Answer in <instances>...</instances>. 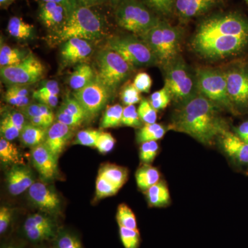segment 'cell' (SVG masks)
<instances>
[{
    "label": "cell",
    "instance_id": "cell-14",
    "mask_svg": "<svg viewBox=\"0 0 248 248\" xmlns=\"http://www.w3.org/2000/svg\"><path fill=\"white\" fill-rule=\"evenodd\" d=\"M31 158L34 167L45 179H53L58 173V161L45 143L32 148Z\"/></svg>",
    "mask_w": 248,
    "mask_h": 248
},
{
    "label": "cell",
    "instance_id": "cell-44",
    "mask_svg": "<svg viewBox=\"0 0 248 248\" xmlns=\"http://www.w3.org/2000/svg\"><path fill=\"white\" fill-rule=\"evenodd\" d=\"M21 130L18 129L6 115L1 121L0 124V134L1 138L8 141H14L20 135Z\"/></svg>",
    "mask_w": 248,
    "mask_h": 248
},
{
    "label": "cell",
    "instance_id": "cell-38",
    "mask_svg": "<svg viewBox=\"0 0 248 248\" xmlns=\"http://www.w3.org/2000/svg\"><path fill=\"white\" fill-rule=\"evenodd\" d=\"M102 131L94 129L81 130L77 134L73 144L80 146L95 147L96 142Z\"/></svg>",
    "mask_w": 248,
    "mask_h": 248
},
{
    "label": "cell",
    "instance_id": "cell-54",
    "mask_svg": "<svg viewBox=\"0 0 248 248\" xmlns=\"http://www.w3.org/2000/svg\"><path fill=\"white\" fill-rule=\"evenodd\" d=\"M235 134L239 136L243 141L248 143V121L240 124L237 128H235Z\"/></svg>",
    "mask_w": 248,
    "mask_h": 248
},
{
    "label": "cell",
    "instance_id": "cell-41",
    "mask_svg": "<svg viewBox=\"0 0 248 248\" xmlns=\"http://www.w3.org/2000/svg\"><path fill=\"white\" fill-rule=\"evenodd\" d=\"M138 112L140 119L145 124L156 123V121L157 120V112L151 105L150 101L147 99L141 100L139 106Z\"/></svg>",
    "mask_w": 248,
    "mask_h": 248
},
{
    "label": "cell",
    "instance_id": "cell-57",
    "mask_svg": "<svg viewBox=\"0 0 248 248\" xmlns=\"http://www.w3.org/2000/svg\"><path fill=\"white\" fill-rule=\"evenodd\" d=\"M110 1L114 6H117L123 0H110Z\"/></svg>",
    "mask_w": 248,
    "mask_h": 248
},
{
    "label": "cell",
    "instance_id": "cell-9",
    "mask_svg": "<svg viewBox=\"0 0 248 248\" xmlns=\"http://www.w3.org/2000/svg\"><path fill=\"white\" fill-rule=\"evenodd\" d=\"M45 67L33 53H29L21 63L0 69L1 80L8 86H29L45 76Z\"/></svg>",
    "mask_w": 248,
    "mask_h": 248
},
{
    "label": "cell",
    "instance_id": "cell-18",
    "mask_svg": "<svg viewBox=\"0 0 248 248\" xmlns=\"http://www.w3.org/2000/svg\"><path fill=\"white\" fill-rule=\"evenodd\" d=\"M93 48L89 41L72 38L66 41L62 47V60L67 63H76L91 56Z\"/></svg>",
    "mask_w": 248,
    "mask_h": 248
},
{
    "label": "cell",
    "instance_id": "cell-51",
    "mask_svg": "<svg viewBox=\"0 0 248 248\" xmlns=\"http://www.w3.org/2000/svg\"><path fill=\"white\" fill-rule=\"evenodd\" d=\"M6 116L20 130H22L27 124V117L20 111H12V112H8Z\"/></svg>",
    "mask_w": 248,
    "mask_h": 248
},
{
    "label": "cell",
    "instance_id": "cell-11",
    "mask_svg": "<svg viewBox=\"0 0 248 248\" xmlns=\"http://www.w3.org/2000/svg\"><path fill=\"white\" fill-rule=\"evenodd\" d=\"M110 94L95 75V78L89 84L79 91H75L73 95L84 109L88 119H91L104 108Z\"/></svg>",
    "mask_w": 248,
    "mask_h": 248
},
{
    "label": "cell",
    "instance_id": "cell-4",
    "mask_svg": "<svg viewBox=\"0 0 248 248\" xmlns=\"http://www.w3.org/2000/svg\"><path fill=\"white\" fill-rule=\"evenodd\" d=\"M164 86L172 100L182 104L198 94L196 73H193L185 60L179 55L163 68Z\"/></svg>",
    "mask_w": 248,
    "mask_h": 248
},
{
    "label": "cell",
    "instance_id": "cell-58",
    "mask_svg": "<svg viewBox=\"0 0 248 248\" xmlns=\"http://www.w3.org/2000/svg\"><path fill=\"white\" fill-rule=\"evenodd\" d=\"M1 248H19L14 244H6L3 246Z\"/></svg>",
    "mask_w": 248,
    "mask_h": 248
},
{
    "label": "cell",
    "instance_id": "cell-2",
    "mask_svg": "<svg viewBox=\"0 0 248 248\" xmlns=\"http://www.w3.org/2000/svg\"><path fill=\"white\" fill-rule=\"evenodd\" d=\"M183 31L166 21L160 20L153 29L140 37L152 50L159 66H166L181 55Z\"/></svg>",
    "mask_w": 248,
    "mask_h": 248
},
{
    "label": "cell",
    "instance_id": "cell-47",
    "mask_svg": "<svg viewBox=\"0 0 248 248\" xmlns=\"http://www.w3.org/2000/svg\"><path fill=\"white\" fill-rule=\"evenodd\" d=\"M62 105L68 109L73 115L78 116L84 121L87 120V115H86L84 109L74 97L66 96Z\"/></svg>",
    "mask_w": 248,
    "mask_h": 248
},
{
    "label": "cell",
    "instance_id": "cell-23",
    "mask_svg": "<svg viewBox=\"0 0 248 248\" xmlns=\"http://www.w3.org/2000/svg\"><path fill=\"white\" fill-rule=\"evenodd\" d=\"M147 200L153 207H164L169 205L170 195L166 183L161 181L146 190Z\"/></svg>",
    "mask_w": 248,
    "mask_h": 248
},
{
    "label": "cell",
    "instance_id": "cell-25",
    "mask_svg": "<svg viewBox=\"0 0 248 248\" xmlns=\"http://www.w3.org/2000/svg\"><path fill=\"white\" fill-rule=\"evenodd\" d=\"M99 174L120 189L126 182L128 179V170L122 166L114 164H107L99 170Z\"/></svg>",
    "mask_w": 248,
    "mask_h": 248
},
{
    "label": "cell",
    "instance_id": "cell-50",
    "mask_svg": "<svg viewBox=\"0 0 248 248\" xmlns=\"http://www.w3.org/2000/svg\"><path fill=\"white\" fill-rule=\"evenodd\" d=\"M13 210L3 206L0 209V234H5L9 229L13 218Z\"/></svg>",
    "mask_w": 248,
    "mask_h": 248
},
{
    "label": "cell",
    "instance_id": "cell-59",
    "mask_svg": "<svg viewBox=\"0 0 248 248\" xmlns=\"http://www.w3.org/2000/svg\"><path fill=\"white\" fill-rule=\"evenodd\" d=\"M245 1H246V4L248 5V0H244Z\"/></svg>",
    "mask_w": 248,
    "mask_h": 248
},
{
    "label": "cell",
    "instance_id": "cell-39",
    "mask_svg": "<svg viewBox=\"0 0 248 248\" xmlns=\"http://www.w3.org/2000/svg\"><path fill=\"white\" fill-rule=\"evenodd\" d=\"M150 102L155 110H164L172 101L169 91L165 86L159 91L153 93L150 97Z\"/></svg>",
    "mask_w": 248,
    "mask_h": 248
},
{
    "label": "cell",
    "instance_id": "cell-15",
    "mask_svg": "<svg viewBox=\"0 0 248 248\" xmlns=\"http://www.w3.org/2000/svg\"><path fill=\"white\" fill-rule=\"evenodd\" d=\"M72 136V127L57 122L48 129L45 143L49 151L58 159Z\"/></svg>",
    "mask_w": 248,
    "mask_h": 248
},
{
    "label": "cell",
    "instance_id": "cell-28",
    "mask_svg": "<svg viewBox=\"0 0 248 248\" xmlns=\"http://www.w3.org/2000/svg\"><path fill=\"white\" fill-rule=\"evenodd\" d=\"M29 53L1 43L0 47V67L11 66L21 63Z\"/></svg>",
    "mask_w": 248,
    "mask_h": 248
},
{
    "label": "cell",
    "instance_id": "cell-34",
    "mask_svg": "<svg viewBox=\"0 0 248 248\" xmlns=\"http://www.w3.org/2000/svg\"><path fill=\"white\" fill-rule=\"evenodd\" d=\"M116 218H117L119 226L125 227L130 229L138 230L135 214L125 204L122 203L119 205Z\"/></svg>",
    "mask_w": 248,
    "mask_h": 248
},
{
    "label": "cell",
    "instance_id": "cell-32",
    "mask_svg": "<svg viewBox=\"0 0 248 248\" xmlns=\"http://www.w3.org/2000/svg\"><path fill=\"white\" fill-rule=\"evenodd\" d=\"M124 108L120 104L108 106L106 109L100 127L102 128H115L122 124Z\"/></svg>",
    "mask_w": 248,
    "mask_h": 248
},
{
    "label": "cell",
    "instance_id": "cell-10",
    "mask_svg": "<svg viewBox=\"0 0 248 248\" xmlns=\"http://www.w3.org/2000/svg\"><path fill=\"white\" fill-rule=\"evenodd\" d=\"M228 97L236 111L248 110V63L236 62L226 70Z\"/></svg>",
    "mask_w": 248,
    "mask_h": 248
},
{
    "label": "cell",
    "instance_id": "cell-40",
    "mask_svg": "<svg viewBox=\"0 0 248 248\" xmlns=\"http://www.w3.org/2000/svg\"><path fill=\"white\" fill-rule=\"evenodd\" d=\"M159 144L157 141H151L143 142L140 147V158L142 162L148 164L153 162L159 151Z\"/></svg>",
    "mask_w": 248,
    "mask_h": 248
},
{
    "label": "cell",
    "instance_id": "cell-26",
    "mask_svg": "<svg viewBox=\"0 0 248 248\" xmlns=\"http://www.w3.org/2000/svg\"><path fill=\"white\" fill-rule=\"evenodd\" d=\"M135 178L138 187L142 190L146 191L159 182L160 172L156 168L146 164L138 170Z\"/></svg>",
    "mask_w": 248,
    "mask_h": 248
},
{
    "label": "cell",
    "instance_id": "cell-13",
    "mask_svg": "<svg viewBox=\"0 0 248 248\" xmlns=\"http://www.w3.org/2000/svg\"><path fill=\"white\" fill-rule=\"evenodd\" d=\"M28 195L31 202L46 213H55L60 209L61 203L58 194L44 183H34L28 190Z\"/></svg>",
    "mask_w": 248,
    "mask_h": 248
},
{
    "label": "cell",
    "instance_id": "cell-21",
    "mask_svg": "<svg viewBox=\"0 0 248 248\" xmlns=\"http://www.w3.org/2000/svg\"><path fill=\"white\" fill-rule=\"evenodd\" d=\"M47 131L48 129L36 126L29 122L21 130L19 140L23 146L34 148L41 143H45Z\"/></svg>",
    "mask_w": 248,
    "mask_h": 248
},
{
    "label": "cell",
    "instance_id": "cell-8",
    "mask_svg": "<svg viewBox=\"0 0 248 248\" xmlns=\"http://www.w3.org/2000/svg\"><path fill=\"white\" fill-rule=\"evenodd\" d=\"M108 49L115 51L133 67L159 65L149 47L135 35L116 36L108 41Z\"/></svg>",
    "mask_w": 248,
    "mask_h": 248
},
{
    "label": "cell",
    "instance_id": "cell-45",
    "mask_svg": "<svg viewBox=\"0 0 248 248\" xmlns=\"http://www.w3.org/2000/svg\"><path fill=\"white\" fill-rule=\"evenodd\" d=\"M121 99L125 106L135 105L141 101L140 93L133 84H128L124 86L121 93Z\"/></svg>",
    "mask_w": 248,
    "mask_h": 248
},
{
    "label": "cell",
    "instance_id": "cell-53",
    "mask_svg": "<svg viewBox=\"0 0 248 248\" xmlns=\"http://www.w3.org/2000/svg\"><path fill=\"white\" fill-rule=\"evenodd\" d=\"M41 1L42 2H55L62 5L66 8L69 16L78 6L76 0H41Z\"/></svg>",
    "mask_w": 248,
    "mask_h": 248
},
{
    "label": "cell",
    "instance_id": "cell-6",
    "mask_svg": "<svg viewBox=\"0 0 248 248\" xmlns=\"http://www.w3.org/2000/svg\"><path fill=\"white\" fill-rule=\"evenodd\" d=\"M96 64V77L110 93L115 92L128 78L134 68L118 53L108 48L98 53Z\"/></svg>",
    "mask_w": 248,
    "mask_h": 248
},
{
    "label": "cell",
    "instance_id": "cell-29",
    "mask_svg": "<svg viewBox=\"0 0 248 248\" xmlns=\"http://www.w3.org/2000/svg\"><path fill=\"white\" fill-rule=\"evenodd\" d=\"M0 159L4 164L20 165L23 163L17 147L3 138L0 139Z\"/></svg>",
    "mask_w": 248,
    "mask_h": 248
},
{
    "label": "cell",
    "instance_id": "cell-55",
    "mask_svg": "<svg viewBox=\"0 0 248 248\" xmlns=\"http://www.w3.org/2000/svg\"><path fill=\"white\" fill-rule=\"evenodd\" d=\"M106 0H79L81 5L89 8H91V6L102 4Z\"/></svg>",
    "mask_w": 248,
    "mask_h": 248
},
{
    "label": "cell",
    "instance_id": "cell-35",
    "mask_svg": "<svg viewBox=\"0 0 248 248\" xmlns=\"http://www.w3.org/2000/svg\"><path fill=\"white\" fill-rule=\"evenodd\" d=\"M145 4L155 14L169 16L174 11L175 0H143Z\"/></svg>",
    "mask_w": 248,
    "mask_h": 248
},
{
    "label": "cell",
    "instance_id": "cell-49",
    "mask_svg": "<svg viewBox=\"0 0 248 248\" xmlns=\"http://www.w3.org/2000/svg\"><path fill=\"white\" fill-rule=\"evenodd\" d=\"M32 97L38 102L42 103L45 105L53 108L58 106L59 96L48 93H42L36 90L32 93Z\"/></svg>",
    "mask_w": 248,
    "mask_h": 248
},
{
    "label": "cell",
    "instance_id": "cell-5",
    "mask_svg": "<svg viewBox=\"0 0 248 248\" xmlns=\"http://www.w3.org/2000/svg\"><path fill=\"white\" fill-rule=\"evenodd\" d=\"M117 7L116 22L118 26L140 37L161 20L139 0H123Z\"/></svg>",
    "mask_w": 248,
    "mask_h": 248
},
{
    "label": "cell",
    "instance_id": "cell-22",
    "mask_svg": "<svg viewBox=\"0 0 248 248\" xmlns=\"http://www.w3.org/2000/svg\"><path fill=\"white\" fill-rule=\"evenodd\" d=\"M95 78V72L87 63H81L75 68L69 78V85L75 91L83 89Z\"/></svg>",
    "mask_w": 248,
    "mask_h": 248
},
{
    "label": "cell",
    "instance_id": "cell-12",
    "mask_svg": "<svg viewBox=\"0 0 248 248\" xmlns=\"http://www.w3.org/2000/svg\"><path fill=\"white\" fill-rule=\"evenodd\" d=\"M23 232L31 242L41 243L55 239L58 231L50 217L36 213L27 217L23 226Z\"/></svg>",
    "mask_w": 248,
    "mask_h": 248
},
{
    "label": "cell",
    "instance_id": "cell-52",
    "mask_svg": "<svg viewBox=\"0 0 248 248\" xmlns=\"http://www.w3.org/2000/svg\"><path fill=\"white\" fill-rule=\"evenodd\" d=\"M37 91L58 96L60 92L58 81H55V80H48V81H44L40 89H37Z\"/></svg>",
    "mask_w": 248,
    "mask_h": 248
},
{
    "label": "cell",
    "instance_id": "cell-3",
    "mask_svg": "<svg viewBox=\"0 0 248 248\" xmlns=\"http://www.w3.org/2000/svg\"><path fill=\"white\" fill-rule=\"evenodd\" d=\"M103 23L99 15L89 7L78 6L66 22L55 31L53 40L65 42L72 38L97 40L103 35Z\"/></svg>",
    "mask_w": 248,
    "mask_h": 248
},
{
    "label": "cell",
    "instance_id": "cell-30",
    "mask_svg": "<svg viewBox=\"0 0 248 248\" xmlns=\"http://www.w3.org/2000/svg\"><path fill=\"white\" fill-rule=\"evenodd\" d=\"M166 133V129L159 124H145L137 134V140L140 143L161 140Z\"/></svg>",
    "mask_w": 248,
    "mask_h": 248
},
{
    "label": "cell",
    "instance_id": "cell-24",
    "mask_svg": "<svg viewBox=\"0 0 248 248\" xmlns=\"http://www.w3.org/2000/svg\"><path fill=\"white\" fill-rule=\"evenodd\" d=\"M4 100L8 104L19 108L27 107L30 102L28 86L14 85L9 86L5 93Z\"/></svg>",
    "mask_w": 248,
    "mask_h": 248
},
{
    "label": "cell",
    "instance_id": "cell-31",
    "mask_svg": "<svg viewBox=\"0 0 248 248\" xmlns=\"http://www.w3.org/2000/svg\"><path fill=\"white\" fill-rule=\"evenodd\" d=\"M20 111L27 117L28 120L34 117H45L53 121L55 120V116L54 115L52 108L42 103H33L29 104L27 107L21 108Z\"/></svg>",
    "mask_w": 248,
    "mask_h": 248
},
{
    "label": "cell",
    "instance_id": "cell-27",
    "mask_svg": "<svg viewBox=\"0 0 248 248\" xmlns=\"http://www.w3.org/2000/svg\"><path fill=\"white\" fill-rule=\"evenodd\" d=\"M7 31L10 35L19 40L30 38L33 32V26L23 21L22 18L13 17L8 24Z\"/></svg>",
    "mask_w": 248,
    "mask_h": 248
},
{
    "label": "cell",
    "instance_id": "cell-20",
    "mask_svg": "<svg viewBox=\"0 0 248 248\" xmlns=\"http://www.w3.org/2000/svg\"><path fill=\"white\" fill-rule=\"evenodd\" d=\"M220 138L223 149L227 154L240 164H248V143L228 130L222 134Z\"/></svg>",
    "mask_w": 248,
    "mask_h": 248
},
{
    "label": "cell",
    "instance_id": "cell-48",
    "mask_svg": "<svg viewBox=\"0 0 248 248\" xmlns=\"http://www.w3.org/2000/svg\"><path fill=\"white\" fill-rule=\"evenodd\" d=\"M134 86L140 93H149L151 91L153 81L151 76L146 73H140L134 79Z\"/></svg>",
    "mask_w": 248,
    "mask_h": 248
},
{
    "label": "cell",
    "instance_id": "cell-17",
    "mask_svg": "<svg viewBox=\"0 0 248 248\" xmlns=\"http://www.w3.org/2000/svg\"><path fill=\"white\" fill-rule=\"evenodd\" d=\"M6 177L8 190L14 196L21 195L35 183L30 170L20 165H14Z\"/></svg>",
    "mask_w": 248,
    "mask_h": 248
},
{
    "label": "cell",
    "instance_id": "cell-37",
    "mask_svg": "<svg viewBox=\"0 0 248 248\" xmlns=\"http://www.w3.org/2000/svg\"><path fill=\"white\" fill-rule=\"evenodd\" d=\"M120 189L111 184L105 177L98 174L96 180V198L102 200L106 197L115 195Z\"/></svg>",
    "mask_w": 248,
    "mask_h": 248
},
{
    "label": "cell",
    "instance_id": "cell-42",
    "mask_svg": "<svg viewBox=\"0 0 248 248\" xmlns=\"http://www.w3.org/2000/svg\"><path fill=\"white\" fill-rule=\"evenodd\" d=\"M122 124L125 126L139 128L141 125V120L139 116L138 109L135 105L126 106L124 108Z\"/></svg>",
    "mask_w": 248,
    "mask_h": 248
},
{
    "label": "cell",
    "instance_id": "cell-33",
    "mask_svg": "<svg viewBox=\"0 0 248 248\" xmlns=\"http://www.w3.org/2000/svg\"><path fill=\"white\" fill-rule=\"evenodd\" d=\"M55 248H83L79 238L75 233L60 230L54 239Z\"/></svg>",
    "mask_w": 248,
    "mask_h": 248
},
{
    "label": "cell",
    "instance_id": "cell-46",
    "mask_svg": "<svg viewBox=\"0 0 248 248\" xmlns=\"http://www.w3.org/2000/svg\"><path fill=\"white\" fill-rule=\"evenodd\" d=\"M115 143V139L110 133L102 132L96 142L95 148L102 154H107L113 149Z\"/></svg>",
    "mask_w": 248,
    "mask_h": 248
},
{
    "label": "cell",
    "instance_id": "cell-16",
    "mask_svg": "<svg viewBox=\"0 0 248 248\" xmlns=\"http://www.w3.org/2000/svg\"><path fill=\"white\" fill-rule=\"evenodd\" d=\"M219 0H175L174 11L181 19L188 20L206 14Z\"/></svg>",
    "mask_w": 248,
    "mask_h": 248
},
{
    "label": "cell",
    "instance_id": "cell-19",
    "mask_svg": "<svg viewBox=\"0 0 248 248\" xmlns=\"http://www.w3.org/2000/svg\"><path fill=\"white\" fill-rule=\"evenodd\" d=\"M39 16L46 27L58 30L66 22L69 14L66 8L61 4L55 2H42Z\"/></svg>",
    "mask_w": 248,
    "mask_h": 248
},
{
    "label": "cell",
    "instance_id": "cell-36",
    "mask_svg": "<svg viewBox=\"0 0 248 248\" xmlns=\"http://www.w3.org/2000/svg\"><path fill=\"white\" fill-rule=\"evenodd\" d=\"M120 228L121 241L124 248H139L140 247V237L139 230L130 229L123 226Z\"/></svg>",
    "mask_w": 248,
    "mask_h": 248
},
{
    "label": "cell",
    "instance_id": "cell-43",
    "mask_svg": "<svg viewBox=\"0 0 248 248\" xmlns=\"http://www.w3.org/2000/svg\"><path fill=\"white\" fill-rule=\"evenodd\" d=\"M55 119H56L57 122L71 126L72 128L81 125L84 121L78 116L73 115L68 109L62 105L57 112Z\"/></svg>",
    "mask_w": 248,
    "mask_h": 248
},
{
    "label": "cell",
    "instance_id": "cell-7",
    "mask_svg": "<svg viewBox=\"0 0 248 248\" xmlns=\"http://www.w3.org/2000/svg\"><path fill=\"white\" fill-rule=\"evenodd\" d=\"M198 93L219 108L235 112L228 97L226 73L220 68H200L195 71Z\"/></svg>",
    "mask_w": 248,
    "mask_h": 248
},
{
    "label": "cell",
    "instance_id": "cell-1",
    "mask_svg": "<svg viewBox=\"0 0 248 248\" xmlns=\"http://www.w3.org/2000/svg\"><path fill=\"white\" fill-rule=\"evenodd\" d=\"M219 108L202 94H196L180 107L173 115L170 130L190 135L205 145L228 130L226 122L218 113Z\"/></svg>",
    "mask_w": 248,
    "mask_h": 248
},
{
    "label": "cell",
    "instance_id": "cell-56",
    "mask_svg": "<svg viewBox=\"0 0 248 248\" xmlns=\"http://www.w3.org/2000/svg\"><path fill=\"white\" fill-rule=\"evenodd\" d=\"M17 0H0V6L1 9H7L8 7Z\"/></svg>",
    "mask_w": 248,
    "mask_h": 248
}]
</instances>
